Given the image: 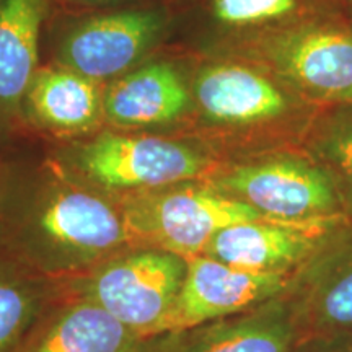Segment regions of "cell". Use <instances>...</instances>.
<instances>
[{
	"label": "cell",
	"mask_w": 352,
	"mask_h": 352,
	"mask_svg": "<svg viewBox=\"0 0 352 352\" xmlns=\"http://www.w3.org/2000/svg\"><path fill=\"white\" fill-rule=\"evenodd\" d=\"M191 95L219 147L230 153L228 160L302 147L324 107L261 65L228 56L197 70Z\"/></svg>",
	"instance_id": "obj_1"
},
{
	"label": "cell",
	"mask_w": 352,
	"mask_h": 352,
	"mask_svg": "<svg viewBox=\"0 0 352 352\" xmlns=\"http://www.w3.org/2000/svg\"><path fill=\"white\" fill-rule=\"evenodd\" d=\"M206 182L271 220L323 223L347 219L328 175L303 147L220 162Z\"/></svg>",
	"instance_id": "obj_2"
},
{
	"label": "cell",
	"mask_w": 352,
	"mask_h": 352,
	"mask_svg": "<svg viewBox=\"0 0 352 352\" xmlns=\"http://www.w3.org/2000/svg\"><path fill=\"white\" fill-rule=\"evenodd\" d=\"M220 56L261 65L320 104L340 103L352 91V25L347 19L230 38Z\"/></svg>",
	"instance_id": "obj_3"
},
{
	"label": "cell",
	"mask_w": 352,
	"mask_h": 352,
	"mask_svg": "<svg viewBox=\"0 0 352 352\" xmlns=\"http://www.w3.org/2000/svg\"><path fill=\"white\" fill-rule=\"evenodd\" d=\"M129 239L124 215L111 204L83 189L60 188L0 243L33 264L76 267L111 253Z\"/></svg>",
	"instance_id": "obj_4"
},
{
	"label": "cell",
	"mask_w": 352,
	"mask_h": 352,
	"mask_svg": "<svg viewBox=\"0 0 352 352\" xmlns=\"http://www.w3.org/2000/svg\"><path fill=\"white\" fill-rule=\"evenodd\" d=\"M266 219L256 210L206 184L152 189L124 210L131 236L148 240L184 259L204 254L210 240L233 223Z\"/></svg>",
	"instance_id": "obj_5"
},
{
	"label": "cell",
	"mask_w": 352,
	"mask_h": 352,
	"mask_svg": "<svg viewBox=\"0 0 352 352\" xmlns=\"http://www.w3.org/2000/svg\"><path fill=\"white\" fill-rule=\"evenodd\" d=\"M220 162L199 148L153 138L104 132L82 145L76 166L88 179L108 189H152L202 179Z\"/></svg>",
	"instance_id": "obj_6"
},
{
	"label": "cell",
	"mask_w": 352,
	"mask_h": 352,
	"mask_svg": "<svg viewBox=\"0 0 352 352\" xmlns=\"http://www.w3.org/2000/svg\"><path fill=\"white\" fill-rule=\"evenodd\" d=\"M188 259L165 250H142L104 264L88 284V300L148 338L164 333L182 292Z\"/></svg>",
	"instance_id": "obj_7"
},
{
	"label": "cell",
	"mask_w": 352,
	"mask_h": 352,
	"mask_svg": "<svg viewBox=\"0 0 352 352\" xmlns=\"http://www.w3.org/2000/svg\"><path fill=\"white\" fill-rule=\"evenodd\" d=\"M298 344L352 336V220L334 226L285 289Z\"/></svg>",
	"instance_id": "obj_8"
},
{
	"label": "cell",
	"mask_w": 352,
	"mask_h": 352,
	"mask_svg": "<svg viewBox=\"0 0 352 352\" xmlns=\"http://www.w3.org/2000/svg\"><path fill=\"white\" fill-rule=\"evenodd\" d=\"M166 26L165 12L158 8L96 15L65 36L59 47V63L94 82L120 78L160 43Z\"/></svg>",
	"instance_id": "obj_9"
},
{
	"label": "cell",
	"mask_w": 352,
	"mask_h": 352,
	"mask_svg": "<svg viewBox=\"0 0 352 352\" xmlns=\"http://www.w3.org/2000/svg\"><path fill=\"white\" fill-rule=\"evenodd\" d=\"M290 276L239 270L208 254L188 259V271L164 333H184L241 314L289 287Z\"/></svg>",
	"instance_id": "obj_10"
},
{
	"label": "cell",
	"mask_w": 352,
	"mask_h": 352,
	"mask_svg": "<svg viewBox=\"0 0 352 352\" xmlns=\"http://www.w3.org/2000/svg\"><path fill=\"white\" fill-rule=\"evenodd\" d=\"M342 220L290 223L258 219L233 223L210 240L204 254L239 270L292 277Z\"/></svg>",
	"instance_id": "obj_11"
},
{
	"label": "cell",
	"mask_w": 352,
	"mask_h": 352,
	"mask_svg": "<svg viewBox=\"0 0 352 352\" xmlns=\"http://www.w3.org/2000/svg\"><path fill=\"white\" fill-rule=\"evenodd\" d=\"M175 352H294L298 334L287 296L184 331Z\"/></svg>",
	"instance_id": "obj_12"
},
{
	"label": "cell",
	"mask_w": 352,
	"mask_h": 352,
	"mask_svg": "<svg viewBox=\"0 0 352 352\" xmlns=\"http://www.w3.org/2000/svg\"><path fill=\"white\" fill-rule=\"evenodd\" d=\"M192 95L173 65L155 63L116 78L103 96V113L113 124H166L188 111Z\"/></svg>",
	"instance_id": "obj_13"
},
{
	"label": "cell",
	"mask_w": 352,
	"mask_h": 352,
	"mask_svg": "<svg viewBox=\"0 0 352 352\" xmlns=\"http://www.w3.org/2000/svg\"><path fill=\"white\" fill-rule=\"evenodd\" d=\"M47 0H0V108L23 103L39 64Z\"/></svg>",
	"instance_id": "obj_14"
},
{
	"label": "cell",
	"mask_w": 352,
	"mask_h": 352,
	"mask_svg": "<svg viewBox=\"0 0 352 352\" xmlns=\"http://www.w3.org/2000/svg\"><path fill=\"white\" fill-rule=\"evenodd\" d=\"M145 338L95 302L65 308L20 352H144Z\"/></svg>",
	"instance_id": "obj_15"
},
{
	"label": "cell",
	"mask_w": 352,
	"mask_h": 352,
	"mask_svg": "<svg viewBox=\"0 0 352 352\" xmlns=\"http://www.w3.org/2000/svg\"><path fill=\"white\" fill-rule=\"evenodd\" d=\"M23 101L34 121L59 132L90 129L103 113L96 82L63 65L38 69Z\"/></svg>",
	"instance_id": "obj_16"
},
{
	"label": "cell",
	"mask_w": 352,
	"mask_h": 352,
	"mask_svg": "<svg viewBox=\"0 0 352 352\" xmlns=\"http://www.w3.org/2000/svg\"><path fill=\"white\" fill-rule=\"evenodd\" d=\"M210 13L230 38L307 21L346 19L341 0H210Z\"/></svg>",
	"instance_id": "obj_17"
},
{
	"label": "cell",
	"mask_w": 352,
	"mask_h": 352,
	"mask_svg": "<svg viewBox=\"0 0 352 352\" xmlns=\"http://www.w3.org/2000/svg\"><path fill=\"white\" fill-rule=\"evenodd\" d=\"M302 147L328 175L342 212L352 220V103L324 104Z\"/></svg>",
	"instance_id": "obj_18"
},
{
	"label": "cell",
	"mask_w": 352,
	"mask_h": 352,
	"mask_svg": "<svg viewBox=\"0 0 352 352\" xmlns=\"http://www.w3.org/2000/svg\"><path fill=\"white\" fill-rule=\"evenodd\" d=\"M41 292L23 261L0 243V352H20L41 311Z\"/></svg>",
	"instance_id": "obj_19"
},
{
	"label": "cell",
	"mask_w": 352,
	"mask_h": 352,
	"mask_svg": "<svg viewBox=\"0 0 352 352\" xmlns=\"http://www.w3.org/2000/svg\"><path fill=\"white\" fill-rule=\"evenodd\" d=\"M294 352H352V336L310 340L297 344Z\"/></svg>",
	"instance_id": "obj_20"
},
{
	"label": "cell",
	"mask_w": 352,
	"mask_h": 352,
	"mask_svg": "<svg viewBox=\"0 0 352 352\" xmlns=\"http://www.w3.org/2000/svg\"><path fill=\"white\" fill-rule=\"evenodd\" d=\"M64 2L78 3V6H111V3L122 2V0H64Z\"/></svg>",
	"instance_id": "obj_21"
},
{
	"label": "cell",
	"mask_w": 352,
	"mask_h": 352,
	"mask_svg": "<svg viewBox=\"0 0 352 352\" xmlns=\"http://www.w3.org/2000/svg\"><path fill=\"white\" fill-rule=\"evenodd\" d=\"M344 13H346V19L349 23L352 25V2L344 3Z\"/></svg>",
	"instance_id": "obj_22"
},
{
	"label": "cell",
	"mask_w": 352,
	"mask_h": 352,
	"mask_svg": "<svg viewBox=\"0 0 352 352\" xmlns=\"http://www.w3.org/2000/svg\"><path fill=\"white\" fill-rule=\"evenodd\" d=\"M340 103H352V91H349V94H347L344 98H342Z\"/></svg>",
	"instance_id": "obj_23"
},
{
	"label": "cell",
	"mask_w": 352,
	"mask_h": 352,
	"mask_svg": "<svg viewBox=\"0 0 352 352\" xmlns=\"http://www.w3.org/2000/svg\"><path fill=\"white\" fill-rule=\"evenodd\" d=\"M342 2V6H344V3H347V2H352V0H341Z\"/></svg>",
	"instance_id": "obj_24"
}]
</instances>
